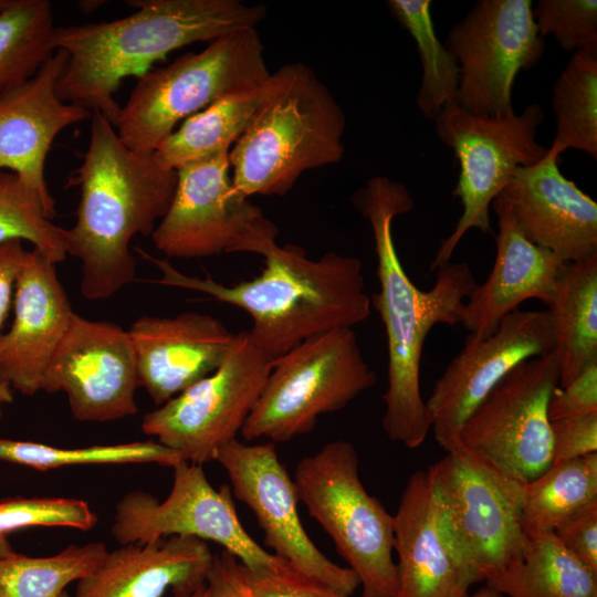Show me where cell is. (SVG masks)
Returning a JSON list of instances; mask_svg holds the SVG:
<instances>
[{
	"mask_svg": "<svg viewBox=\"0 0 597 597\" xmlns=\"http://www.w3.org/2000/svg\"><path fill=\"white\" fill-rule=\"evenodd\" d=\"M390 14L413 39L422 75L417 106L427 119L433 118L450 103H455L459 67L455 59L437 36L430 0H389Z\"/></svg>",
	"mask_w": 597,
	"mask_h": 597,
	"instance_id": "1f68e13d",
	"label": "cell"
},
{
	"mask_svg": "<svg viewBox=\"0 0 597 597\" xmlns=\"http://www.w3.org/2000/svg\"><path fill=\"white\" fill-rule=\"evenodd\" d=\"M28 241L52 263L67 254L65 229L54 224L38 192L18 175L0 171V244Z\"/></svg>",
	"mask_w": 597,
	"mask_h": 597,
	"instance_id": "e575fe53",
	"label": "cell"
},
{
	"mask_svg": "<svg viewBox=\"0 0 597 597\" xmlns=\"http://www.w3.org/2000/svg\"><path fill=\"white\" fill-rule=\"evenodd\" d=\"M275 76L256 88L223 96L199 113L188 117L155 150L157 161L177 170L231 145L249 128L262 104L271 94Z\"/></svg>",
	"mask_w": 597,
	"mask_h": 597,
	"instance_id": "4316f807",
	"label": "cell"
},
{
	"mask_svg": "<svg viewBox=\"0 0 597 597\" xmlns=\"http://www.w3.org/2000/svg\"><path fill=\"white\" fill-rule=\"evenodd\" d=\"M544 119L537 103L520 114L499 117L474 115L457 103L446 105L433 118L438 138L449 147L459 164V178L452 191L463 208L451 233L441 241L430 264L434 271L450 261L460 240L471 229L491 233L490 208L517 168L541 161L547 148L536 142Z\"/></svg>",
	"mask_w": 597,
	"mask_h": 597,
	"instance_id": "30bf717a",
	"label": "cell"
},
{
	"mask_svg": "<svg viewBox=\"0 0 597 597\" xmlns=\"http://www.w3.org/2000/svg\"><path fill=\"white\" fill-rule=\"evenodd\" d=\"M10 0H0V10L6 8L9 4Z\"/></svg>",
	"mask_w": 597,
	"mask_h": 597,
	"instance_id": "c3c4849f",
	"label": "cell"
},
{
	"mask_svg": "<svg viewBox=\"0 0 597 597\" xmlns=\"http://www.w3.org/2000/svg\"><path fill=\"white\" fill-rule=\"evenodd\" d=\"M249 128L229 151L233 187L245 198L283 196L303 172L345 154L344 111L310 66L290 63Z\"/></svg>",
	"mask_w": 597,
	"mask_h": 597,
	"instance_id": "5b68a950",
	"label": "cell"
},
{
	"mask_svg": "<svg viewBox=\"0 0 597 597\" xmlns=\"http://www.w3.org/2000/svg\"><path fill=\"white\" fill-rule=\"evenodd\" d=\"M485 584L504 597H597V572L553 532L530 537L524 554Z\"/></svg>",
	"mask_w": 597,
	"mask_h": 597,
	"instance_id": "83f0119b",
	"label": "cell"
},
{
	"mask_svg": "<svg viewBox=\"0 0 597 597\" xmlns=\"http://www.w3.org/2000/svg\"><path fill=\"white\" fill-rule=\"evenodd\" d=\"M559 386L554 353L528 358L502 378L459 432V448L527 483L553 462L548 404Z\"/></svg>",
	"mask_w": 597,
	"mask_h": 597,
	"instance_id": "4fadbf2b",
	"label": "cell"
},
{
	"mask_svg": "<svg viewBox=\"0 0 597 597\" xmlns=\"http://www.w3.org/2000/svg\"><path fill=\"white\" fill-rule=\"evenodd\" d=\"M214 461L228 474L234 496L253 512L273 555L345 596L356 591V574L326 557L302 525L294 481L279 459L275 443L234 439L218 451Z\"/></svg>",
	"mask_w": 597,
	"mask_h": 597,
	"instance_id": "2e32d148",
	"label": "cell"
},
{
	"mask_svg": "<svg viewBox=\"0 0 597 597\" xmlns=\"http://www.w3.org/2000/svg\"><path fill=\"white\" fill-rule=\"evenodd\" d=\"M554 346L548 310H515L491 335L478 341L467 336L426 400L436 442L446 452L458 449L462 425L492 388L519 364L549 354Z\"/></svg>",
	"mask_w": 597,
	"mask_h": 597,
	"instance_id": "e0dca14e",
	"label": "cell"
},
{
	"mask_svg": "<svg viewBox=\"0 0 597 597\" xmlns=\"http://www.w3.org/2000/svg\"><path fill=\"white\" fill-rule=\"evenodd\" d=\"M293 481L298 501L356 574L360 597H395L394 515L365 489L355 446L327 442L297 462Z\"/></svg>",
	"mask_w": 597,
	"mask_h": 597,
	"instance_id": "52a82bcc",
	"label": "cell"
},
{
	"mask_svg": "<svg viewBox=\"0 0 597 597\" xmlns=\"http://www.w3.org/2000/svg\"><path fill=\"white\" fill-rule=\"evenodd\" d=\"M28 250L21 240L0 244V336L13 302L18 275Z\"/></svg>",
	"mask_w": 597,
	"mask_h": 597,
	"instance_id": "7bdbcfd3",
	"label": "cell"
},
{
	"mask_svg": "<svg viewBox=\"0 0 597 597\" xmlns=\"http://www.w3.org/2000/svg\"><path fill=\"white\" fill-rule=\"evenodd\" d=\"M13 310L0 336V374L13 390L33 396L74 315L55 264L35 249L28 250L18 275Z\"/></svg>",
	"mask_w": 597,
	"mask_h": 597,
	"instance_id": "7402d4cb",
	"label": "cell"
},
{
	"mask_svg": "<svg viewBox=\"0 0 597 597\" xmlns=\"http://www.w3.org/2000/svg\"><path fill=\"white\" fill-rule=\"evenodd\" d=\"M553 533L574 556L597 572V500L565 520Z\"/></svg>",
	"mask_w": 597,
	"mask_h": 597,
	"instance_id": "60d3db41",
	"label": "cell"
},
{
	"mask_svg": "<svg viewBox=\"0 0 597 597\" xmlns=\"http://www.w3.org/2000/svg\"><path fill=\"white\" fill-rule=\"evenodd\" d=\"M442 530L473 584L521 557L524 484L462 448L427 469Z\"/></svg>",
	"mask_w": 597,
	"mask_h": 597,
	"instance_id": "ba28073f",
	"label": "cell"
},
{
	"mask_svg": "<svg viewBox=\"0 0 597 597\" xmlns=\"http://www.w3.org/2000/svg\"><path fill=\"white\" fill-rule=\"evenodd\" d=\"M65 63L66 54L56 50L33 77L0 93V171L18 175L34 189L50 219L55 201L44 177L46 156L63 129L92 114L57 96Z\"/></svg>",
	"mask_w": 597,
	"mask_h": 597,
	"instance_id": "ffe728a7",
	"label": "cell"
},
{
	"mask_svg": "<svg viewBox=\"0 0 597 597\" xmlns=\"http://www.w3.org/2000/svg\"><path fill=\"white\" fill-rule=\"evenodd\" d=\"M166 597H207L206 585L189 596H174L168 595Z\"/></svg>",
	"mask_w": 597,
	"mask_h": 597,
	"instance_id": "7dc6e473",
	"label": "cell"
},
{
	"mask_svg": "<svg viewBox=\"0 0 597 597\" xmlns=\"http://www.w3.org/2000/svg\"><path fill=\"white\" fill-rule=\"evenodd\" d=\"M61 597H71L66 591H64Z\"/></svg>",
	"mask_w": 597,
	"mask_h": 597,
	"instance_id": "681fc988",
	"label": "cell"
},
{
	"mask_svg": "<svg viewBox=\"0 0 597 597\" xmlns=\"http://www.w3.org/2000/svg\"><path fill=\"white\" fill-rule=\"evenodd\" d=\"M229 151L176 170L172 201L151 233L155 248L167 256L254 253L265 258L277 247L275 223L233 187Z\"/></svg>",
	"mask_w": 597,
	"mask_h": 597,
	"instance_id": "8fae6325",
	"label": "cell"
},
{
	"mask_svg": "<svg viewBox=\"0 0 597 597\" xmlns=\"http://www.w3.org/2000/svg\"><path fill=\"white\" fill-rule=\"evenodd\" d=\"M271 368L272 362L242 331L212 374L147 412L142 430L185 461H214L218 451L237 439Z\"/></svg>",
	"mask_w": 597,
	"mask_h": 597,
	"instance_id": "7c38bea8",
	"label": "cell"
},
{
	"mask_svg": "<svg viewBox=\"0 0 597 597\" xmlns=\"http://www.w3.org/2000/svg\"><path fill=\"white\" fill-rule=\"evenodd\" d=\"M395 597H465L474 585L439 521L427 470L413 472L394 514Z\"/></svg>",
	"mask_w": 597,
	"mask_h": 597,
	"instance_id": "603a6c76",
	"label": "cell"
},
{
	"mask_svg": "<svg viewBox=\"0 0 597 597\" xmlns=\"http://www.w3.org/2000/svg\"><path fill=\"white\" fill-rule=\"evenodd\" d=\"M547 412L551 421L597 413V358L569 384L554 390Z\"/></svg>",
	"mask_w": 597,
	"mask_h": 597,
	"instance_id": "f35d334b",
	"label": "cell"
},
{
	"mask_svg": "<svg viewBox=\"0 0 597 597\" xmlns=\"http://www.w3.org/2000/svg\"><path fill=\"white\" fill-rule=\"evenodd\" d=\"M530 0H479L449 31L444 45L459 67L455 103L478 116L513 111L517 74L544 52Z\"/></svg>",
	"mask_w": 597,
	"mask_h": 597,
	"instance_id": "9a60e30c",
	"label": "cell"
},
{
	"mask_svg": "<svg viewBox=\"0 0 597 597\" xmlns=\"http://www.w3.org/2000/svg\"><path fill=\"white\" fill-rule=\"evenodd\" d=\"M491 207L498 216L493 268L483 283L475 284L460 310V324L474 341L494 333L502 318L526 300L548 305L566 264L528 241L499 199Z\"/></svg>",
	"mask_w": 597,
	"mask_h": 597,
	"instance_id": "d4e9b609",
	"label": "cell"
},
{
	"mask_svg": "<svg viewBox=\"0 0 597 597\" xmlns=\"http://www.w3.org/2000/svg\"><path fill=\"white\" fill-rule=\"evenodd\" d=\"M270 76L256 28L234 31L137 77L114 127L128 148L154 154L180 121L223 96L256 88Z\"/></svg>",
	"mask_w": 597,
	"mask_h": 597,
	"instance_id": "8992f818",
	"label": "cell"
},
{
	"mask_svg": "<svg viewBox=\"0 0 597 597\" xmlns=\"http://www.w3.org/2000/svg\"><path fill=\"white\" fill-rule=\"evenodd\" d=\"M0 460L44 471L69 465L157 463L174 468L184 459L156 440L83 448L0 439Z\"/></svg>",
	"mask_w": 597,
	"mask_h": 597,
	"instance_id": "836d02e7",
	"label": "cell"
},
{
	"mask_svg": "<svg viewBox=\"0 0 597 597\" xmlns=\"http://www.w3.org/2000/svg\"><path fill=\"white\" fill-rule=\"evenodd\" d=\"M97 515L87 502L70 498H13L0 501V535L33 526L90 531Z\"/></svg>",
	"mask_w": 597,
	"mask_h": 597,
	"instance_id": "d590c367",
	"label": "cell"
},
{
	"mask_svg": "<svg viewBox=\"0 0 597 597\" xmlns=\"http://www.w3.org/2000/svg\"><path fill=\"white\" fill-rule=\"evenodd\" d=\"M532 13L540 35H552L565 51L597 44L596 0H540Z\"/></svg>",
	"mask_w": 597,
	"mask_h": 597,
	"instance_id": "8d00e7d4",
	"label": "cell"
},
{
	"mask_svg": "<svg viewBox=\"0 0 597 597\" xmlns=\"http://www.w3.org/2000/svg\"><path fill=\"white\" fill-rule=\"evenodd\" d=\"M248 574L259 597H348L303 575L282 558L272 569Z\"/></svg>",
	"mask_w": 597,
	"mask_h": 597,
	"instance_id": "74e56055",
	"label": "cell"
},
{
	"mask_svg": "<svg viewBox=\"0 0 597 597\" xmlns=\"http://www.w3.org/2000/svg\"><path fill=\"white\" fill-rule=\"evenodd\" d=\"M52 4L10 0L0 10V93L33 77L56 51Z\"/></svg>",
	"mask_w": 597,
	"mask_h": 597,
	"instance_id": "4dcf8cb0",
	"label": "cell"
},
{
	"mask_svg": "<svg viewBox=\"0 0 597 597\" xmlns=\"http://www.w3.org/2000/svg\"><path fill=\"white\" fill-rule=\"evenodd\" d=\"M90 121L88 146L71 178L81 193L76 221L65 240L67 254L81 262V293L95 301L135 280L130 241L151 234L168 211L177 171L128 148L101 113L92 112Z\"/></svg>",
	"mask_w": 597,
	"mask_h": 597,
	"instance_id": "7a4b0ae2",
	"label": "cell"
},
{
	"mask_svg": "<svg viewBox=\"0 0 597 597\" xmlns=\"http://www.w3.org/2000/svg\"><path fill=\"white\" fill-rule=\"evenodd\" d=\"M546 153L535 165L517 168L495 198L533 244L564 263L597 254V203L559 170Z\"/></svg>",
	"mask_w": 597,
	"mask_h": 597,
	"instance_id": "d6986e66",
	"label": "cell"
},
{
	"mask_svg": "<svg viewBox=\"0 0 597 597\" xmlns=\"http://www.w3.org/2000/svg\"><path fill=\"white\" fill-rule=\"evenodd\" d=\"M132 14L102 22L55 29L56 50L66 63L56 84L57 96L114 126L119 104L114 95L124 78L145 74L168 53L212 41L234 31L256 28L263 4L240 0H129Z\"/></svg>",
	"mask_w": 597,
	"mask_h": 597,
	"instance_id": "3957f363",
	"label": "cell"
},
{
	"mask_svg": "<svg viewBox=\"0 0 597 597\" xmlns=\"http://www.w3.org/2000/svg\"><path fill=\"white\" fill-rule=\"evenodd\" d=\"M212 558L207 542L189 536L123 544L77 582L74 597L189 596L206 585Z\"/></svg>",
	"mask_w": 597,
	"mask_h": 597,
	"instance_id": "cb8c5ba5",
	"label": "cell"
},
{
	"mask_svg": "<svg viewBox=\"0 0 597 597\" xmlns=\"http://www.w3.org/2000/svg\"><path fill=\"white\" fill-rule=\"evenodd\" d=\"M13 389L10 384L0 374V418L2 416V408L4 405L12 402Z\"/></svg>",
	"mask_w": 597,
	"mask_h": 597,
	"instance_id": "ee69618b",
	"label": "cell"
},
{
	"mask_svg": "<svg viewBox=\"0 0 597 597\" xmlns=\"http://www.w3.org/2000/svg\"><path fill=\"white\" fill-rule=\"evenodd\" d=\"M172 470L171 489L164 501L149 492L132 491L117 502L111 533L121 545L189 536L219 544L251 573L277 565L280 558L241 524L230 486L214 489L202 465L185 460Z\"/></svg>",
	"mask_w": 597,
	"mask_h": 597,
	"instance_id": "5bb4252c",
	"label": "cell"
},
{
	"mask_svg": "<svg viewBox=\"0 0 597 597\" xmlns=\"http://www.w3.org/2000/svg\"><path fill=\"white\" fill-rule=\"evenodd\" d=\"M207 597H259L248 569L231 553L222 549L213 555L206 579Z\"/></svg>",
	"mask_w": 597,
	"mask_h": 597,
	"instance_id": "b9f144b4",
	"label": "cell"
},
{
	"mask_svg": "<svg viewBox=\"0 0 597 597\" xmlns=\"http://www.w3.org/2000/svg\"><path fill=\"white\" fill-rule=\"evenodd\" d=\"M465 597H504L490 585L483 583L474 591H470Z\"/></svg>",
	"mask_w": 597,
	"mask_h": 597,
	"instance_id": "f6af8a7d",
	"label": "cell"
},
{
	"mask_svg": "<svg viewBox=\"0 0 597 597\" xmlns=\"http://www.w3.org/2000/svg\"><path fill=\"white\" fill-rule=\"evenodd\" d=\"M556 134L547 153L576 149L597 159V44L574 52L553 87Z\"/></svg>",
	"mask_w": 597,
	"mask_h": 597,
	"instance_id": "f546056e",
	"label": "cell"
},
{
	"mask_svg": "<svg viewBox=\"0 0 597 597\" xmlns=\"http://www.w3.org/2000/svg\"><path fill=\"white\" fill-rule=\"evenodd\" d=\"M547 306L564 387L597 358V254L565 264Z\"/></svg>",
	"mask_w": 597,
	"mask_h": 597,
	"instance_id": "484cf974",
	"label": "cell"
},
{
	"mask_svg": "<svg viewBox=\"0 0 597 597\" xmlns=\"http://www.w3.org/2000/svg\"><path fill=\"white\" fill-rule=\"evenodd\" d=\"M139 387L134 347L122 326L74 313L41 390L66 394L74 418L106 422L133 416Z\"/></svg>",
	"mask_w": 597,
	"mask_h": 597,
	"instance_id": "ac0fdd59",
	"label": "cell"
},
{
	"mask_svg": "<svg viewBox=\"0 0 597 597\" xmlns=\"http://www.w3.org/2000/svg\"><path fill=\"white\" fill-rule=\"evenodd\" d=\"M143 387L156 407L212 374L233 347L237 334L210 314L142 316L127 331Z\"/></svg>",
	"mask_w": 597,
	"mask_h": 597,
	"instance_id": "44dd1931",
	"label": "cell"
},
{
	"mask_svg": "<svg viewBox=\"0 0 597 597\" xmlns=\"http://www.w3.org/2000/svg\"><path fill=\"white\" fill-rule=\"evenodd\" d=\"M107 548L102 542L69 545L51 556L11 554L0 558V597H61L90 575Z\"/></svg>",
	"mask_w": 597,
	"mask_h": 597,
	"instance_id": "d6a6232c",
	"label": "cell"
},
{
	"mask_svg": "<svg viewBox=\"0 0 597 597\" xmlns=\"http://www.w3.org/2000/svg\"><path fill=\"white\" fill-rule=\"evenodd\" d=\"M553 462L597 453V413L551 421Z\"/></svg>",
	"mask_w": 597,
	"mask_h": 597,
	"instance_id": "ab89813d",
	"label": "cell"
},
{
	"mask_svg": "<svg viewBox=\"0 0 597 597\" xmlns=\"http://www.w3.org/2000/svg\"><path fill=\"white\" fill-rule=\"evenodd\" d=\"M368 220L377 258L379 290L370 297L387 337V388L383 396V428L389 440L419 448L431 431L420 390V360L430 329L438 324H460V310L476 282L465 262L448 261L434 271L428 291L417 287L400 262L392 235L396 217L411 211L407 187L384 176L370 178L353 197Z\"/></svg>",
	"mask_w": 597,
	"mask_h": 597,
	"instance_id": "6da1fadb",
	"label": "cell"
},
{
	"mask_svg": "<svg viewBox=\"0 0 597 597\" xmlns=\"http://www.w3.org/2000/svg\"><path fill=\"white\" fill-rule=\"evenodd\" d=\"M597 500V453L552 462L524 484L522 527L527 538L554 532L565 520Z\"/></svg>",
	"mask_w": 597,
	"mask_h": 597,
	"instance_id": "f1b7e54d",
	"label": "cell"
},
{
	"mask_svg": "<svg viewBox=\"0 0 597 597\" xmlns=\"http://www.w3.org/2000/svg\"><path fill=\"white\" fill-rule=\"evenodd\" d=\"M15 551L7 540L6 535H0V558L14 554Z\"/></svg>",
	"mask_w": 597,
	"mask_h": 597,
	"instance_id": "bcb514c9",
	"label": "cell"
},
{
	"mask_svg": "<svg viewBox=\"0 0 597 597\" xmlns=\"http://www.w3.org/2000/svg\"><path fill=\"white\" fill-rule=\"evenodd\" d=\"M137 251L159 269L155 283L205 293L247 312L252 320L249 337L271 362L310 337L353 328L370 315L363 263L354 256L331 251L314 260L300 247L277 245L264 258L260 275L228 286Z\"/></svg>",
	"mask_w": 597,
	"mask_h": 597,
	"instance_id": "277c9868",
	"label": "cell"
},
{
	"mask_svg": "<svg viewBox=\"0 0 597 597\" xmlns=\"http://www.w3.org/2000/svg\"><path fill=\"white\" fill-rule=\"evenodd\" d=\"M376 380L353 328L321 333L272 362L240 433L245 441L287 442L310 433L321 416L344 409Z\"/></svg>",
	"mask_w": 597,
	"mask_h": 597,
	"instance_id": "9c48e42d",
	"label": "cell"
}]
</instances>
